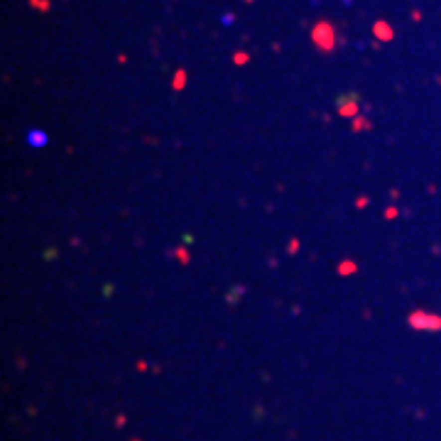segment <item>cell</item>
I'll list each match as a JSON object with an SVG mask.
<instances>
[{
	"mask_svg": "<svg viewBox=\"0 0 441 441\" xmlns=\"http://www.w3.org/2000/svg\"><path fill=\"white\" fill-rule=\"evenodd\" d=\"M410 323L414 326V328H429V331L441 328V319H437V316H427V314H412Z\"/></svg>",
	"mask_w": 441,
	"mask_h": 441,
	"instance_id": "1",
	"label": "cell"
},
{
	"mask_svg": "<svg viewBox=\"0 0 441 441\" xmlns=\"http://www.w3.org/2000/svg\"><path fill=\"white\" fill-rule=\"evenodd\" d=\"M27 145L34 147V149L47 147V145H49V135H47L44 130H39V128H32V130L27 133Z\"/></svg>",
	"mask_w": 441,
	"mask_h": 441,
	"instance_id": "2",
	"label": "cell"
}]
</instances>
